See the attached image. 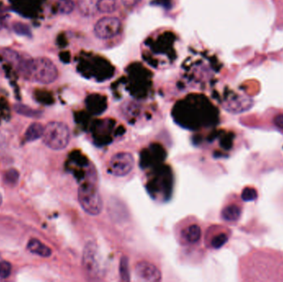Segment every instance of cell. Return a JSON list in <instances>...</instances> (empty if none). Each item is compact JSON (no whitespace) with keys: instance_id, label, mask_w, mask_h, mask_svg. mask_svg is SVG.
Returning <instances> with one entry per match:
<instances>
[{"instance_id":"22","label":"cell","mask_w":283,"mask_h":282,"mask_svg":"<svg viewBox=\"0 0 283 282\" xmlns=\"http://www.w3.org/2000/svg\"><path fill=\"white\" fill-rule=\"evenodd\" d=\"M2 202H3V198H2V195L0 194V205H2Z\"/></svg>"},{"instance_id":"14","label":"cell","mask_w":283,"mask_h":282,"mask_svg":"<svg viewBox=\"0 0 283 282\" xmlns=\"http://www.w3.org/2000/svg\"><path fill=\"white\" fill-rule=\"evenodd\" d=\"M57 7L61 14H70L74 11L75 5L72 0H58Z\"/></svg>"},{"instance_id":"17","label":"cell","mask_w":283,"mask_h":282,"mask_svg":"<svg viewBox=\"0 0 283 282\" xmlns=\"http://www.w3.org/2000/svg\"><path fill=\"white\" fill-rule=\"evenodd\" d=\"M18 178H19L18 172L16 170H14V169H10V170H9L8 172H6L4 176H3L5 184L11 185H15L18 182Z\"/></svg>"},{"instance_id":"16","label":"cell","mask_w":283,"mask_h":282,"mask_svg":"<svg viewBox=\"0 0 283 282\" xmlns=\"http://www.w3.org/2000/svg\"><path fill=\"white\" fill-rule=\"evenodd\" d=\"M13 30L15 34L20 36H32V32L29 27L22 22H14L13 24Z\"/></svg>"},{"instance_id":"21","label":"cell","mask_w":283,"mask_h":282,"mask_svg":"<svg viewBox=\"0 0 283 282\" xmlns=\"http://www.w3.org/2000/svg\"><path fill=\"white\" fill-rule=\"evenodd\" d=\"M121 1H122L123 4L125 8L131 9L134 6H136L141 0H121Z\"/></svg>"},{"instance_id":"7","label":"cell","mask_w":283,"mask_h":282,"mask_svg":"<svg viewBox=\"0 0 283 282\" xmlns=\"http://www.w3.org/2000/svg\"><path fill=\"white\" fill-rule=\"evenodd\" d=\"M135 275L139 281L158 282L161 280V273L159 267L147 262H140L135 265Z\"/></svg>"},{"instance_id":"9","label":"cell","mask_w":283,"mask_h":282,"mask_svg":"<svg viewBox=\"0 0 283 282\" xmlns=\"http://www.w3.org/2000/svg\"><path fill=\"white\" fill-rule=\"evenodd\" d=\"M181 237L188 244H195L201 237V229L197 224H192L182 231Z\"/></svg>"},{"instance_id":"20","label":"cell","mask_w":283,"mask_h":282,"mask_svg":"<svg viewBox=\"0 0 283 282\" xmlns=\"http://www.w3.org/2000/svg\"><path fill=\"white\" fill-rule=\"evenodd\" d=\"M227 240V237L225 234H219L214 238L212 241V246L215 247V248H219L220 247H222L225 244V242Z\"/></svg>"},{"instance_id":"5","label":"cell","mask_w":283,"mask_h":282,"mask_svg":"<svg viewBox=\"0 0 283 282\" xmlns=\"http://www.w3.org/2000/svg\"><path fill=\"white\" fill-rule=\"evenodd\" d=\"M135 161L129 152H118L112 157L108 163V172L114 176L124 177L130 174Z\"/></svg>"},{"instance_id":"11","label":"cell","mask_w":283,"mask_h":282,"mask_svg":"<svg viewBox=\"0 0 283 282\" xmlns=\"http://www.w3.org/2000/svg\"><path fill=\"white\" fill-rule=\"evenodd\" d=\"M44 127L38 123H32L26 131L25 139L27 141H36L37 139L42 138L44 133Z\"/></svg>"},{"instance_id":"13","label":"cell","mask_w":283,"mask_h":282,"mask_svg":"<svg viewBox=\"0 0 283 282\" xmlns=\"http://www.w3.org/2000/svg\"><path fill=\"white\" fill-rule=\"evenodd\" d=\"M120 280L123 282H129L131 280L128 259V257L125 256H123L120 259Z\"/></svg>"},{"instance_id":"8","label":"cell","mask_w":283,"mask_h":282,"mask_svg":"<svg viewBox=\"0 0 283 282\" xmlns=\"http://www.w3.org/2000/svg\"><path fill=\"white\" fill-rule=\"evenodd\" d=\"M27 248L32 253L42 257H49L53 253L52 249L49 247L42 244L41 241L36 238H32L31 240H29L27 245Z\"/></svg>"},{"instance_id":"6","label":"cell","mask_w":283,"mask_h":282,"mask_svg":"<svg viewBox=\"0 0 283 282\" xmlns=\"http://www.w3.org/2000/svg\"><path fill=\"white\" fill-rule=\"evenodd\" d=\"M121 29V22L119 18L106 17L99 20L94 25V34L100 39H109L116 36Z\"/></svg>"},{"instance_id":"10","label":"cell","mask_w":283,"mask_h":282,"mask_svg":"<svg viewBox=\"0 0 283 282\" xmlns=\"http://www.w3.org/2000/svg\"><path fill=\"white\" fill-rule=\"evenodd\" d=\"M99 0H77V5L81 14L86 17L91 16L96 12Z\"/></svg>"},{"instance_id":"1","label":"cell","mask_w":283,"mask_h":282,"mask_svg":"<svg viewBox=\"0 0 283 282\" xmlns=\"http://www.w3.org/2000/svg\"><path fill=\"white\" fill-rule=\"evenodd\" d=\"M78 200L81 208L89 215L97 216L103 210V200L95 183H84L78 190Z\"/></svg>"},{"instance_id":"19","label":"cell","mask_w":283,"mask_h":282,"mask_svg":"<svg viewBox=\"0 0 283 282\" xmlns=\"http://www.w3.org/2000/svg\"><path fill=\"white\" fill-rule=\"evenodd\" d=\"M15 110L17 111L18 114L26 115V116L34 117L38 114L37 111L32 109L28 106H22V105L15 106Z\"/></svg>"},{"instance_id":"3","label":"cell","mask_w":283,"mask_h":282,"mask_svg":"<svg viewBox=\"0 0 283 282\" xmlns=\"http://www.w3.org/2000/svg\"><path fill=\"white\" fill-rule=\"evenodd\" d=\"M28 77L42 85H49L58 77L56 65L47 57L33 59Z\"/></svg>"},{"instance_id":"4","label":"cell","mask_w":283,"mask_h":282,"mask_svg":"<svg viewBox=\"0 0 283 282\" xmlns=\"http://www.w3.org/2000/svg\"><path fill=\"white\" fill-rule=\"evenodd\" d=\"M99 254L96 244L93 242H89L84 248L82 264L86 271V277L90 281H97L101 279L102 269L99 261Z\"/></svg>"},{"instance_id":"15","label":"cell","mask_w":283,"mask_h":282,"mask_svg":"<svg viewBox=\"0 0 283 282\" xmlns=\"http://www.w3.org/2000/svg\"><path fill=\"white\" fill-rule=\"evenodd\" d=\"M3 57L9 61L10 63L15 65V67H17L18 64L19 63L20 60L22 59V55H20L19 53L15 52V51L10 50V49H4L2 52V54Z\"/></svg>"},{"instance_id":"18","label":"cell","mask_w":283,"mask_h":282,"mask_svg":"<svg viewBox=\"0 0 283 282\" xmlns=\"http://www.w3.org/2000/svg\"><path fill=\"white\" fill-rule=\"evenodd\" d=\"M12 271V265L9 262L1 261L0 262V279H6L10 276Z\"/></svg>"},{"instance_id":"12","label":"cell","mask_w":283,"mask_h":282,"mask_svg":"<svg viewBox=\"0 0 283 282\" xmlns=\"http://www.w3.org/2000/svg\"><path fill=\"white\" fill-rule=\"evenodd\" d=\"M116 0H99L98 1V11L103 14H111L116 10Z\"/></svg>"},{"instance_id":"2","label":"cell","mask_w":283,"mask_h":282,"mask_svg":"<svg viewBox=\"0 0 283 282\" xmlns=\"http://www.w3.org/2000/svg\"><path fill=\"white\" fill-rule=\"evenodd\" d=\"M42 139L47 147L61 151L68 146L71 139L70 128L64 123L51 122L44 127Z\"/></svg>"}]
</instances>
